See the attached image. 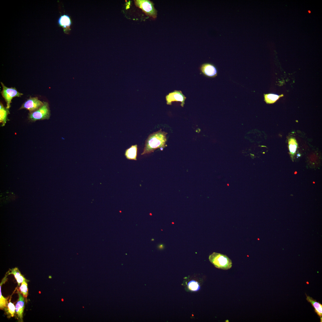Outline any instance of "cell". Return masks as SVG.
<instances>
[{
  "label": "cell",
  "instance_id": "5b68a950",
  "mask_svg": "<svg viewBox=\"0 0 322 322\" xmlns=\"http://www.w3.org/2000/svg\"><path fill=\"white\" fill-rule=\"evenodd\" d=\"M1 83L2 87L1 93L6 103V108L9 109L10 107V103L13 98L15 97H21L23 94L18 91L15 87H7L2 82Z\"/></svg>",
  "mask_w": 322,
  "mask_h": 322
},
{
  "label": "cell",
  "instance_id": "6da1fadb",
  "mask_svg": "<svg viewBox=\"0 0 322 322\" xmlns=\"http://www.w3.org/2000/svg\"><path fill=\"white\" fill-rule=\"evenodd\" d=\"M167 133L161 129L150 134L145 142V146L141 155L149 154L157 149L164 148L167 141Z\"/></svg>",
  "mask_w": 322,
  "mask_h": 322
},
{
  "label": "cell",
  "instance_id": "52a82bcc",
  "mask_svg": "<svg viewBox=\"0 0 322 322\" xmlns=\"http://www.w3.org/2000/svg\"><path fill=\"white\" fill-rule=\"evenodd\" d=\"M72 23L71 17L67 14H61L57 21L59 26L62 27L64 33L67 34L69 33L71 30V27Z\"/></svg>",
  "mask_w": 322,
  "mask_h": 322
},
{
  "label": "cell",
  "instance_id": "8992f818",
  "mask_svg": "<svg viewBox=\"0 0 322 322\" xmlns=\"http://www.w3.org/2000/svg\"><path fill=\"white\" fill-rule=\"evenodd\" d=\"M43 104V102L39 100L37 97H30L22 104L19 109H26L31 113L38 110Z\"/></svg>",
  "mask_w": 322,
  "mask_h": 322
},
{
  "label": "cell",
  "instance_id": "e0dca14e",
  "mask_svg": "<svg viewBox=\"0 0 322 322\" xmlns=\"http://www.w3.org/2000/svg\"><path fill=\"white\" fill-rule=\"evenodd\" d=\"M283 95H278L273 94H264V100L268 104L273 103L275 102L280 97Z\"/></svg>",
  "mask_w": 322,
  "mask_h": 322
},
{
  "label": "cell",
  "instance_id": "277c9868",
  "mask_svg": "<svg viewBox=\"0 0 322 322\" xmlns=\"http://www.w3.org/2000/svg\"><path fill=\"white\" fill-rule=\"evenodd\" d=\"M135 6L142 10L147 16L156 18L157 16V11L154 6V4L149 0H134Z\"/></svg>",
  "mask_w": 322,
  "mask_h": 322
},
{
  "label": "cell",
  "instance_id": "8fae6325",
  "mask_svg": "<svg viewBox=\"0 0 322 322\" xmlns=\"http://www.w3.org/2000/svg\"><path fill=\"white\" fill-rule=\"evenodd\" d=\"M306 300L312 305L314 309V311L319 317L320 322H322V304L319 302L317 301L312 298L306 294Z\"/></svg>",
  "mask_w": 322,
  "mask_h": 322
},
{
  "label": "cell",
  "instance_id": "ba28073f",
  "mask_svg": "<svg viewBox=\"0 0 322 322\" xmlns=\"http://www.w3.org/2000/svg\"><path fill=\"white\" fill-rule=\"evenodd\" d=\"M186 97L180 91L175 90L170 93L166 96L167 104L171 105L172 102L174 101H180L181 103V106L183 107Z\"/></svg>",
  "mask_w": 322,
  "mask_h": 322
},
{
  "label": "cell",
  "instance_id": "7a4b0ae2",
  "mask_svg": "<svg viewBox=\"0 0 322 322\" xmlns=\"http://www.w3.org/2000/svg\"><path fill=\"white\" fill-rule=\"evenodd\" d=\"M208 258L210 261L218 269L227 270L232 267L231 260L225 255L213 252L209 255Z\"/></svg>",
  "mask_w": 322,
  "mask_h": 322
},
{
  "label": "cell",
  "instance_id": "603a6c76",
  "mask_svg": "<svg viewBox=\"0 0 322 322\" xmlns=\"http://www.w3.org/2000/svg\"><path fill=\"white\" fill-rule=\"evenodd\" d=\"M227 185H228V186H229V184H227Z\"/></svg>",
  "mask_w": 322,
  "mask_h": 322
},
{
  "label": "cell",
  "instance_id": "d6986e66",
  "mask_svg": "<svg viewBox=\"0 0 322 322\" xmlns=\"http://www.w3.org/2000/svg\"><path fill=\"white\" fill-rule=\"evenodd\" d=\"M297 147V143L294 138H291L289 140V148L291 154L293 156L295 153Z\"/></svg>",
  "mask_w": 322,
  "mask_h": 322
},
{
  "label": "cell",
  "instance_id": "2e32d148",
  "mask_svg": "<svg viewBox=\"0 0 322 322\" xmlns=\"http://www.w3.org/2000/svg\"><path fill=\"white\" fill-rule=\"evenodd\" d=\"M12 295L9 301V303H8L7 306L4 309L8 318H9L13 317L15 313V306L14 304L11 301Z\"/></svg>",
  "mask_w": 322,
  "mask_h": 322
},
{
  "label": "cell",
  "instance_id": "9a60e30c",
  "mask_svg": "<svg viewBox=\"0 0 322 322\" xmlns=\"http://www.w3.org/2000/svg\"><path fill=\"white\" fill-rule=\"evenodd\" d=\"M7 275H6L2 280L0 284V308L1 309H5L8 303L7 300L9 298V297L7 298L4 297L2 295L1 292V286L7 280Z\"/></svg>",
  "mask_w": 322,
  "mask_h": 322
},
{
  "label": "cell",
  "instance_id": "9c48e42d",
  "mask_svg": "<svg viewBox=\"0 0 322 322\" xmlns=\"http://www.w3.org/2000/svg\"><path fill=\"white\" fill-rule=\"evenodd\" d=\"M18 298L16 303L15 307V313L17 315L18 319L21 322H22L23 314L25 305V301L24 297L21 295V294L18 290H17Z\"/></svg>",
  "mask_w": 322,
  "mask_h": 322
},
{
  "label": "cell",
  "instance_id": "7402d4cb",
  "mask_svg": "<svg viewBox=\"0 0 322 322\" xmlns=\"http://www.w3.org/2000/svg\"><path fill=\"white\" fill-rule=\"evenodd\" d=\"M151 240H152V241H153V240H154V239H151Z\"/></svg>",
  "mask_w": 322,
  "mask_h": 322
},
{
  "label": "cell",
  "instance_id": "5bb4252c",
  "mask_svg": "<svg viewBox=\"0 0 322 322\" xmlns=\"http://www.w3.org/2000/svg\"><path fill=\"white\" fill-rule=\"evenodd\" d=\"M9 109L5 108L1 103L0 104V122L4 126L6 123L7 116L9 113Z\"/></svg>",
  "mask_w": 322,
  "mask_h": 322
},
{
  "label": "cell",
  "instance_id": "3957f363",
  "mask_svg": "<svg viewBox=\"0 0 322 322\" xmlns=\"http://www.w3.org/2000/svg\"><path fill=\"white\" fill-rule=\"evenodd\" d=\"M44 104L36 111L29 113L28 118L32 121L37 120L48 119L50 115V110L49 104L47 102L43 101Z\"/></svg>",
  "mask_w": 322,
  "mask_h": 322
},
{
  "label": "cell",
  "instance_id": "4fadbf2b",
  "mask_svg": "<svg viewBox=\"0 0 322 322\" xmlns=\"http://www.w3.org/2000/svg\"><path fill=\"white\" fill-rule=\"evenodd\" d=\"M7 273V275L10 274L14 275L18 286L20 285V284L23 282L24 280H27L21 275L17 267H15L12 269H10Z\"/></svg>",
  "mask_w": 322,
  "mask_h": 322
},
{
  "label": "cell",
  "instance_id": "ac0fdd59",
  "mask_svg": "<svg viewBox=\"0 0 322 322\" xmlns=\"http://www.w3.org/2000/svg\"><path fill=\"white\" fill-rule=\"evenodd\" d=\"M188 289L192 292H196L200 289V285L197 281L192 280L189 281L187 284Z\"/></svg>",
  "mask_w": 322,
  "mask_h": 322
},
{
  "label": "cell",
  "instance_id": "30bf717a",
  "mask_svg": "<svg viewBox=\"0 0 322 322\" xmlns=\"http://www.w3.org/2000/svg\"><path fill=\"white\" fill-rule=\"evenodd\" d=\"M200 70L204 75L208 77H215L217 75V70L216 67L210 63L202 64L201 66Z\"/></svg>",
  "mask_w": 322,
  "mask_h": 322
},
{
  "label": "cell",
  "instance_id": "7c38bea8",
  "mask_svg": "<svg viewBox=\"0 0 322 322\" xmlns=\"http://www.w3.org/2000/svg\"><path fill=\"white\" fill-rule=\"evenodd\" d=\"M137 145H132L129 148L126 149L125 155L127 159L130 160H137Z\"/></svg>",
  "mask_w": 322,
  "mask_h": 322
},
{
  "label": "cell",
  "instance_id": "ffe728a7",
  "mask_svg": "<svg viewBox=\"0 0 322 322\" xmlns=\"http://www.w3.org/2000/svg\"><path fill=\"white\" fill-rule=\"evenodd\" d=\"M27 280H24L21 283V286L19 288L20 292L23 296L26 298L28 295V288L27 284L26 281Z\"/></svg>",
  "mask_w": 322,
  "mask_h": 322
},
{
  "label": "cell",
  "instance_id": "44dd1931",
  "mask_svg": "<svg viewBox=\"0 0 322 322\" xmlns=\"http://www.w3.org/2000/svg\"><path fill=\"white\" fill-rule=\"evenodd\" d=\"M308 11L309 13H310V12H311L309 10Z\"/></svg>",
  "mask_w": 322,
  "mask_h": 322
}]
</instances>
